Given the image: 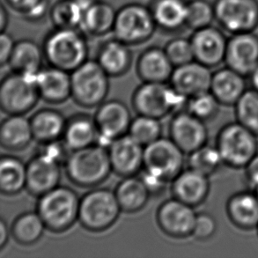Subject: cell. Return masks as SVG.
I'll list each match as a JSON object with an SVG mask.
<instances>
[{"mask_svg": "<svg viewBox=\"0 0 258 258\" xmlns=\"http://www.w3.org/2000/svg\"><path fill=\"white\" fill-rule=\"evenodd\" d=\"M226 211L232 224L239 229L249 231L257 228L258 199L253 190L231 196Z\"/></svg>", "mask_w": 258, "mask_h": 258, "instance_id": "obj_24", "label": "cell"}, {"mask_svg": "<svg viewBox=\"0 0 258 258\" xmlns=\"http://www.w3.org/2000/svg\"><path fill=\"white\" fill-rule=\"evenodd\" d=\"M44 58L42 47L33 40L22 39L16 42L8 64L13 72L36 76L42 69Z\"/></svg>", "mask_w": 258, "mask_h": 258, "instance_id": "obj_26", "label": "cell"}, {"mask_svg": "<svg viewBox=\"0 0 258 258\" xmlns=\"http://www.w3.org/2000/svg\"><path fill=\"white\" fill-rule=\"evenodd\" d=\"M60 165L61 162L46 151L33 158L27 166L28 191L41 197L56 188L61 179Z\"/></svg>", "mask_w": 258, "mask_h": 258, "instance_id": "obj_14", "label": "cell"}, {"mask_svg": "<svg viewBox=\"0 0 258 258\" xmlns=\"http://www.w3.org/2000/svg\"><path fill=\"white\" fill-rule=\"evenodd\" d=\"M43 53L49 66L73 73L88 57L84 32L75 28H56L46 36Z\"/></svg>", "mask_w": 258, "mask_h": 258, "instance_id": "obj_1", "label": "cell"}, {"mask_svg": "<svg viewBox=\"0 0 258 258\" xmlns=\"http://www.w3.org/2000/svg\"><path fill=\"white\" fill-rule=\"evenodd\" d=\"M214 19V6L206 0H191L188 2L186 27L195 31L209 27Z\"/></svg>", "mask_w": 258, "mask_h": 258, "instance_id": "obj_39", "label": "cell"}, {"mask_svg": "<svg viewBox=\"0 0 258 258\" xmlns=\"http://www.w3.org/2000/svg\"><path fill=\"white\" fill-rule=\"evenodd\" d=\"M99 132L94 121L87 115H78L67 122L63 140L71 150H79L95 145Z\"/></svg>", "mask_w": 258, "mask_h": 258, "instance_id": "obj_33", "label": "cell"}, {"mask_svg": "<svg viewBox=\"0 0 258 258\" xmlns=\"http://www.w3.org/2000/svg\"><path fill=\"white\" fill-rule=\"evenodd\" d=\"M80 205L81 199L74 189L57 186L40 197L37 213L46 228L54 233H63L79 220Z\"/></svg>", "mask_w": 258, "mask_h": 258, "instance_id": "obj_3", "label": "cell"}, {"mask_svg": "<svg viewBox=\"0 0 258 258\" xmlns=\"http://www.w3.org/2000/svg\"><path fill=\"white\" fill-rule=\"evenodd\" d=\"M162 127L159 119L140 115L132 121L129 134L144 147L161 138Z\"/></svg>", "mask_w": 258, "mask_h": 258, "instance_id": "obj_38", "label": "cell"}, {"mask_svg": "<svg viewBox=\"0 0 258 258\" xmlns=\"http://www.w3.org/2000/svg\"><path fill=\"white\" fill-rule=\"evenodd\" d=\"M108 154L112 171L123 177L135 175L144 168L145 147L130 134L112 141Z\"/></svg>", "mask_w": 258, "mask_h": 258, "instance_id": "obj_17", "label": "cell"}, {"mask_svg": "<svg viewBox=\"0 0 258 258\" xmlns=\"http://www.w3.org/2000/svg\"><path fill=\"white\" fill-rule=\"evenodd\" d=\"M121 212L115 192L95 188L81 199L79 221L87 230L102 232L115 223Z\"/></svg>", "mask_w": 258, "mask_h": 258, "instance_id": "obj_5", "label": "cell"}, {"mask_svg": "<svg viewBox=\"0 0 258 258\" xmlns=\"http://www.w3.org/2000/svg\"><path fill=\"white\" fill-rule=\"evenodd\" d=\"M157 28L151 8L131 3L117 11L112 33L119 41L134 46L149 41Z\"/></svg>", "mask_w": 258, "mask_h": 258, "instance_id": "obj_6", "label": "cell"}, {"mask_svg": "<svg viewBox=\"0 0 258 258\" xmlns=\"http://www.w3.org/2000/svg\"><path fill=\"white\" fill-rule=\"evenodd\" d=\"M258 136L237 121L224 126L216 139V146L224 165L243 168L258 154Z\"/></svg>", "mask_w": 258, "mask_h": 258, "instance_id": "obj_4", "label": "cell"}, {"mask_svg": "<svg viewBox=\"0 0 258 258\" xmlns=\"http://www.w3.org/2000/svg\"><path fill=\"white\" fill-rule=\"evenodd\" d=\"M245 179L250 190L258 186V154L244 168Z\"/></svg>", "mask_w": 258, "mask_h": 258, "instance_id": "obj_45", "label": "cell"}, {"mask_svg": "<svg viewBox=\"0 0 258 258\" xmlns=\"http://www.w3.org/2000/svg\"><path fill=\"white\" fill-rule=\"evenodd\" d=\"M213 6L217 21L233 35L253 32L258 25L256 0H217Z\"/></svg>", "mask_w": 258, "mask_h": 258, "instance_id": "obj_11", "label": "cell"}, {"mask_svg": "<svg viewBox=\"0 0 258 258\" xmlns=\"http://www.w3.org/2000/svg\"><path fill=\"white\" fill-rule=\"evenodd\" d=\"M184 154L171 138L161 137L145 147V173L165 182L173 181L183 171Z\"/></svg>", "mask_w": 258, "mask_h": 258, "instance_id": "obj_8", "label": "cell"}, {"mask_svg": "<svg viewBox=\"0 0 258 258\" xmlns=\"http://www.w3.org/2000/svg\"><path fill=\"white\" fill-rule=\"evenodd\" d=\"M248 78L250 79L252 88L258 92V66L255 67V70L252 72V74L249 75V77Z\"/></svg>", "mask_w": 258, "mask_h": 258, "instance_id": "obj_48", "label": "cell"}, {"mask_svg": "<svg viewBox=\"0 0 258 258\" xmlns=\"http://www.w3.org/2000/svg\"><path fill=\"white\" fill-rule=\"evenodd\" d=\"M99 132V140L103 145H110L112 141L125 135L132 123L129 108L119 101H108L99 106L94 116Z\"/></svg>", "mask_w": 258, "mask_h": 258, "instance_id": "obj_13", "label": "cell"}, {"mask_svg": "<svg viewBox=\"0 0 258 258\" xmlns=\"http://www.w3.org/2000/svg\"><path fill=\"white\" fill-rule=\"evenodd\" d=\"M212 68L198 61L174 67L170 85L178 94L189 98L210 91L213 73Z\"/></svg>", "mask_w": 258, "mask_h": 258, "instance_id": "obj_19", "label": "cell"}, {"mask_svg": "<svg viewBox=\"0 0 258 258\" xmlns=\"http://www.w3.org/2000/svg\"><path fill=\"white\" fill-rule=\"evenodd\" d=\"M188 99L166 83L144 82L134 93L133 103L140 115L161 119L187 103Z\"/></svg>", "mask_w": 258, "mask_h": 258, "instance_id": "obj_9", "label": "cell"}, {"mask_svg": "<svg viewBox=\"0 0 258 258\" xmlns=\"http://www.w3.org/2000/svg\"><path fill=\"white\" fill-rule=\"evenodd\" d=\"M256 229H257V233H258V227H257V228H256Z\"/></svg>", "mask_w": 258, "mask_h": 258, "instance_id": "obj_50", "label": "cell"}, {"mask_svg": "<svg viewBox=\"0 0 258 258\" xmlns=\"http://www.w3.org/2000/svg\"><path fill=\"white\" fill-rule=\"evenodd\" d=\"M7 6L22 15V17L35 8L42 0H5Z\"/></svg>", "mask_w": 258, "mask_h": 258, "instance_id": "obj_44", "label": "cell"}, {"mask_svg": "<svg viewBox=\"0 0 258 258\" xmlns=\"http://www.w3.org/2000/svg\"><path fill=\"white\" fill-rule=\"evenodd\" d=\"M40 96L49 103H62L72 96L71 73L56 67L42 68L36 74Z\"/></svg>", "mask_w": 258, "mask_h": 258, "instance_id": "obj_21", "label": "cell"}, {"mask_svg": "<svg viewBox=\"0 0 258 258\" xmlns=\"http://www.w3.org/2000/svg\"><path fill=\"white\" fill-rule=\"evenodd\" d=\"M247 89L246 77L230 67L213 73L210 91L221 105L234 106Z\"/></svg>", "mask_w": 258, "mask_h": 258, "instance_id": "obj_23", "label": "cell"}, {"mask_svg": "<svg viewBox=\"0 0 258 258\" xmlns=\"http://www.w3.org/2000/svg\"><path fill=\"white\" fill-rule=\"evenodd\" d=\"M36 76L13 72L0 86V106L9 115H24L37 104L40 94Z\"/></svg>", "mask_w": 258, "mask_h": 258, "instance_id": "obj_10", "label": "cell"}, {"mask_svg": "<svg viewBox=\"0 0 258 258\" xmlns=\"http://www.w3.org/2000/svg\"><path fill=\"white\" fill-rule=\"evenodd\" d=\"M115 195L122 211L137 213L147 206L151 193L142 178L127 176L115 189Z\"/></svg>", "mask_w": 258, "mask_h": 258, "instance_id": "obj_31", "label": "cell"}, {"mask_svg": "<svg viewBox=\"0 0 258 258\" xmlns=\"http://www.w3.org/2000/svg\"><path fill=\"white\" fill-rule=\"evenodd\" d=\"M27 184V166L18 158L3 156L0 161V189L5 195L18 194Z\"/></svg>", "mask_w": 258, "mask_h": 258, "instance_id": "obj_34", "label": "cell"}, {"mask_svg": "<svg viewBox=\"0 0 258 258\" xmlns=\"http://www.w3.org/2000/svg\"><path fill=\"white\" fill-rule=\"evenodd\" d=\"M30 121L34 139L45 145L62 139L67 125L64 116L54 109H42Z\"/></svg>", "mask_w": 258, "mask_h": 258, "instance_id": "obj_28", "label": "cell"}, {"mask_svg": "<svg viewBox=\"0 0 258 258\" xmlns=\"http://www.w3.org/2000/svg\"><path fill=\"white\" fill-rule=\"evenodd\" d=\"M95 0H58L50 7L49 18L56 28L81 29L85 13Z\"/></svg>", "mask_w": 258, "mask_h": 258, "instance_id": "obj_32", "label": "cell"}, {"mask_svg": "<svg viewBox=\"0 0 258 258\" xmlns=\"http://www.w3.org/2000/svg\"><path fill=\"white\" fill-rule=\"evenodd\" d=\"M116 13L111 4L95 0L85 13L81 31L94 36H103L113 31Z\"/></svg>", "mask_w": 258, "mask_h": 258, "instance_id": "obj_29", "label": "cell"}, {"mask_svg": "<svg viewBox=\"0 0 258 258\" xmlns=\"http://www.w3.org/2000/svg\"><path fill=\"white\" fill-rule=\"evenodd\" d=\"M169 132L170 138L185 154H191L207 144L208 130L206 122L187 110L179 112L172 119Z\"/></svg>", "mask_w": 258, "mask_h": 258, "instance_id": "obj_15", "label": "cell"}, {"mask_svg": "<svg viewBox=\"0 0 258 258\" xmlns=\"http://www.w3.org/2000/svg\"><path fill=\"white\" fill-rule=\"evenodd\" d=\"M172 192L175 199L197 207L206 201L210 193L209 176L188 168L173 181Z\"/></svg>", "mask_w": 258, "mask_h": 258, "instance_id": "obj_20", "label": "cell"}, {"mask_svg": "<svg viewBox=\"0 0 258 258\" xmlns=\"http://www.w3.org/2000/svg\"><path fill=\"white\" fill-rule=\"evenodd\" d=\"M194 208L175 198L163 203L157 213L161 230L170 237L178 239L192 236L198 214Z\"/></svg>", "mask_w": 258, "mask_h": 258, "instance_id": "obj_12", "label": "cell"}, {"mask_svg": "<svg viewBox=\"0 0 258 258\" xmlns=\"http://www.w3.org/2000/svg\"><path fill=\"white\" fill-rule=\"evenodd\" d=\"M151 10L158 28L177 31L186 26L188 2L185 0H154Z\"/></svg>", "mask_w": 258, "mask_h": 258, "instance_id": "obj_30", "label": "cell"}, {"mask_svg": "<svg viewBox=\"0 0 258 258\" xmlns=\"http://www.w3.org/2000/svg\"><path fill=\"white\" fill-rule=\"evenodd\" d=\"M220 105V101L217 100L211 91H208L188 99L186 107L187 111L206 122L218 115Z\"/></svg>", "mask_w": 258, "mask_h": 258, "instance_id": "obj_40", "label": "cell"}, {"mask_svg": "<svg viewBox=\"0 0 258 258\" xmlns=\"http://www.w3.org/2000/svg\"><path fill=\"white\" fill-rule=\"evenodd\" d=\"M226 66L249 77L258 66V37L252 32L233 35L227 42Z\"/></svg>", "mask_w": 258, "mask_h": 258, "instance_id": "obj_18", "label": "cell"}, {"mask_svg": "<svg viewBox=\"0 0 258 258\" xmlns=\"http://www.w3.org/2000/svg\"><path fill=\"white\" fill-rule=\"evenodd\" d=\"M188 168L211 176L224 165L223 160L216 146H205L189 154Z\"/></svg>", "mask_w": 258, "mask_h": 258, "instance_id": "obj_36", "label": "cell"}, {"mask_svg": "<svg viewBox=\"0 0 258 258\" xmlns=\"http://www.w3.org/2000/svg\"><path fill=\"white\" fill-rule=\"evenodd\" d=\"M253 191H254V193H255V196L257 197L258 199V186H256V187H255V188L253 189Z\"/></svg>", "mask_w": 258, "mask_h": 258, "instance_id": "obj_49", "label": "cell"}, {"mask_svg": "<svg viewBox=\"0 0 258 258\" xmlns=\"http://www.w3.org/2000/svg\"><path fill=\"white\" fill-rule=\"evenodd\" d=\"M189 39L196 61L210 68L225 62L228 40L219 28L209 26L198 29Z\"/></svg>", "mask_w": 258, "mask_h": 258, "instance_id": "obj_16", "label": "cell"}, {"mask_svg": "<svg viewBox=\"0 0 258 258\" xmlns=\"http://www.w3.org/2000/svg\"><path fill=\"white\" fill-rule=\"evenodd\" d=\"M34 139L31 121L23 115H10L0 127V143L7 150L24 149Z\"/></svg>", "mask_w": 258, "mask_h": 258, "instance_id": "obj_27", "label": "cell"}, {"mask_svg": "<svg viewBox=\"0 0 258 258\" xmlns=\"http://www.w3.org/2000/svg\"><path fill=\"white\" fill-rule=\"evenodd\" d=\"M16 42L14 37L7 32H1L0 35V63L4 67L8 64L10 61L12 54L14 52V47Z\"/></svg>", "mask_w": 258, "mask_h": 258, "instance_id": "obj_43", "label": "cell"}, {"mask_svg": "<svg viewBox=\"0 0 258 258\" xmlns=\"http://www.w3.org/2000/svg\"><path fill=\"white\" fill-rule=\"evenodd\" d=\"M64 165L69 179L80 187H95L112 171L108 150L101 145L72 151Z\"/></svg>", "mask_w": 258, "mask_h": 258, "instance_id": "obj_2", "label": "cell"}, {"mask_svg": "<svg viewBox=\"0 0 258 258\" xmlns=\"http://www.w3.org/2000/svg\"><path fill=\"white\" fill-rule=\"evenodd\" d=\"M174 67L183 66L195 60L190 39L176 37L172 39L164 48Z\"/></svg>", "mask_w": 258, "mask_h": 258, "instance_id": "obj_41", "label": "cell"}, {"mask_svg": "<svg viewBox=\"0 0 258 258\" xmlns=\"http://www.w3.org/2000/svg\"><path fill=\"white\" fill-rule=\"evenodd\" d=\"M174 67L164 49L151 47L140 54L137 73L144 82L166 83L170 81Z\"/></svg>", "mask_w": 258, "mask_h": 258, "instance_id": "obj_22", "label": "cell"}, {"mask_svg": "<svg viewBox=\"0 0 258 258\" xmlns=\"http://www.w3.org/2000/svg\"><path fill=\"white\" fill-rule=\"evenodd\" d=\"M8 21H9V16H8L7 8L4 5H1L0 7V30L1 32L6 31L8 26Z\"/></svg>", "mask_w": 258, "mask_h": 258, "instance_id": "obj_46", "label": "cell"}, {"mask_svg": "<svg viewBox=\"0 0 258 258\" xmlns=\"http://www.w3.org/2000/svg\"><path fill=\"white\" fill-rule=\"evenodd\" d=\"M216 231L217 222L213 216L207 213L197 214L192 236L200 241H206L213 237Z\"/></svg>", "mask_w": 258, "mask_h": 258, "instance_id": "obj_42", "label": "cell"}, {"mask_svg": "<svg viewBox=\"0 0 258 258\" xmlns=\"http://www.w3.org/2000/svg\"><path fill=\"white\" fill-rule=\"evenodd\" d=\"M236 121L258 136V92L247 89L234 105Z\"/></svg>", "mask_w": 258, "mask_h": 258, "instance_id": "obj_37", "label": "cell"}, {"mask_svg": "<svg viewBox=\"0 0 258 258\" xmlns=\"http://www.w3.org/2000/svg\"><path fill=\"white\" fill-rule=\"evenodd\" d=\"M97 62L109 76H122L129 71L133 63L130 46L115 37L108 40L99 49Z\"/></svg>", "mask_w": 258, "mask_h": 258, "instance_id": "obj_25", "label": "cell"}, {"mask_svg": "<svg viewBox=\"0 0 258 258\" xmlns=\"http://www.w3.org/2000/svg\"><path fill=\"white\" fill-rule=\"evenodd\" d=\"M8 241V228L3 220L0 221V248H3Z\"/></svg>", "mask_w": 258, "mask_h": 258, "instance_id": "obj_47", "label": "cell"}, {"mask_svg": "<svg viewBox=\"0 0 258 258\" xmlns=\"http://www.w3.org/2000/svg\"><path fill=\"white\" fill-rule=\"evenodd\" d=\"M45 228L40 214L30 212L18 217L13 224L12 234L20 244L32 245L41 239Z\"/></svg>", "mask_w": 258, "mask_h": 258, "instance_id": "obj_35", "label": "cell"}, {"mask_svg": "<svg viewBox=\"0 0 258 258\" xmlns=\"http://www.w3.org/2000/svg\"><path fill=\"white\" fill-rule=\"evenodd\" d=\"M108 77L97 60L87 59L71 73L72 97L85 108L100 106L109 91Z\"/></svg>", "mask_w": 258, "mask_h": 258, "instance_id": "obj_7", "label": "cell"}]
</instances>
